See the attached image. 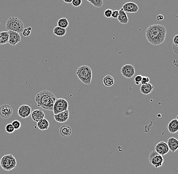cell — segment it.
<instances>
[{"instance_id": "1", "label": "cell", "mask_w": 178, "mask_h": 174, "mask_svg": "<svg viewBox=\"0 0 178 174\" xmlns=\"http://www.w3.org/2000/svg\"><path fill=\"white\" fill-rule=\"evenodd\" d=\"M167 36V29L160 24H153L146 30L145 37L147 41L154 46L163 44Z\"/></svg>"}, {"instance_id": "2", "label": "cell", "mask_w": 178, "mask_h": 174, "mask_svg": "<svg viewBox=\"0 0 178 174\" xmlns=\"http://www.w3.org/2000/svg\"><path fill=\"white\" fill-rule=\"evenodd\" d=\"M56 99V97L51 91L44 90L36 95L34 99L38 107L48 111H53Z\"/></svg>"}, {"instance_id": "3", "label": "cell", "mask_w": 178, "mask_h": 174, "mask_svg": "<svg viewBox=\"0 0 178 174\" xmlns=\"http://www.w3.org/2000/svg\"><path fill=\"white\" fill-rule=\"evenodd\" d=\"M76 74L83 83L90 85L92 79V70L90 67L86 65H82L77 69Z\"/></svg>"}, {"instance_id": "4", "label": "cell", "mask_w": 178, "mask_h": 174, "mask_svg": "<svg viewBox=\"0 0 178 174\" xmlns=\"http://www.w3.org/2000/svg\"><path fill=\"white\" fill-rule=\"evenodd\" d=\"M5 27L8 31H12L20 33L24 29V24L23 21L17 17L12 16L8 19Z\"/></svg>"}, {"instance_id": "5", "label": "cell", "mask_w": 178, "mask_h": 174, "mask_svg": "<svg viewBox=\"0 0 178 174\" xmlns=\"http://www.w3.org/2000/svg\"><path fill=\"white\" fill-rule=\"evenodd\" d=\"M0 166L5 171H11L16 168L17 161L13 155H6L1 159Z\"/></svg>"}, {"instance_id": "6", "label": "cell", "mask_w": 178, "mask_h": 174, "mask_svg": "<svg viewBox=\"0 0 178 174\" xmlns=\"http://www.w3.org/2000/svg\"><path fill=\"white\" fill-rule=\"evenodd\" d=\"M68 103L64 98L56 99L53 106V112L54 114H57L68 110Z\"/></svg>"}, {"instance_id": "7", "label": "cell", "mask_w": 178, "mask_h": 174, "mask_svg": "<svg viewBox=\"0 0 178 174\" xmlns=\"http://www.w3.org/2000/svg\"><path fill=\"white\" fill-rule=\"evenodd\" d=\"M120 72L125 78L131 79L135 75V68L133 65L129 64L124 65L121 68Z\"/></svg>"}, {"instance_id": "8", "label": "cell", "mask_w": 178, "mask_h": 174, "mask_svg": "<svg viewBox=\"0 0 178 174\" xmlns=\"http://www.w3.org/2000/svg\"><path fill=\"white\" fill-rule=\"evenodd\" d=\"M13 108L8 104L0 106V117L3 119L9 118L13 114Z\"/></svg>"}, {"instance_id": "9", "label": "cell", "mask_w": 178, "mask_h": 174, "mask_svg": "<svg viewBox=\"0 0 178 174\" xmlns=\"http://www.w3.org/2000/svg\"><path fill=\"white\" fill-rule=\"evenodd\" d=\"M155 151L158 155L163 156L167 155L170 152V150L167 143L162 141L156 144L155 146Z\"/></svg>"}, {"instance_id": "10", "label": "cell", "mask_w": 178, "mask_h": 174, "mask_svg": "<svg viewBox=\"0 0 178 174\" xmlns=\"http://www.w3.org/2000/svg\"><path fill=\"white\" fill-rule=\"evenodd\" d=\"M32 113V108L27 105H22L18 110V115L21 118L25 119L30 116Z\"/></svg>"}, {"instance_id": "11", "label": "cell", "mask_w": 178, "mask_h": 174, "mask_svg": "<svg viewBox=\"0 0 178 174\" xmlns=\"http://www.w3.org/2000/svg\"><path fill=\"white\" fill-rule=\"evenodd\" d=\"M122 9L126 13H137L139 10V7L133 2H127L122 5Z\"/></svg>"}, {"instance_id": "12", "label": "cell", "mask_w": 178, "mask_h": 174, "mask_svg": "<svg viewBox=\"0 0 178 174\" xmlns=\"http://www.w3.org/2000/svg\"><path fill=\"white\" fill-rule=\"evenodd\" d=\"M9 38L8 43L12 46H15L20 42L21 38L20 34L16 32L8 31Z\"/></svg>"}, {"instance_id": "13", "label": "cell", "mask_w": 178, "mask_h": 174, "mask_svg": "<svg viewBox=\"0 0 178 174\" xmlns=\"http://www.w3.org/2000/svg\"><path fill=\"white\" fill-rule=\"evenodd\" d=\"M164 161L165 160L163 156L158 155L157 153L151 158V159H150V161H149L155 168H158L162 167Z\"/></svg>"}, {"instance_id": "14", "label": "cell", "mask_w": 178, "mask_h": 174, "mask_svg": "<svg viewBox=\"0 0 178 174\" xmlns=\"http://www.w3.org/2000/svg\"><path fill=\"white\" fill-rule=\"evenodd\" d=\"M70 117V112L68 110L54 115L55 120L58 123H64L68 120Z\"/></svg>"}, {"instance_id": "15", "label": "cell", "mask_w": 178, "mask_h": 174, "mask_svg": "<svg viewBox=\"0 0 178 174\" xmlns=\"http://www.w3.org/2000/svg\"><path fill=\"white\" fill-rule=\"evenodd\" d=\"M30 115L32 120L34 121V122L37 123L40 120L44 118L45 117V113L42 110L38 109L34 110V111H32Z\"/></svg>"}, {"instance_id": "16", "label": "cell", "mask_w": 178, "mask_h": 174, "mask_svg": "<svg viewBox=\"0 0 178 174\" xmlns=\"http://www.w3.org/2000/svg\"><path fill=\"white\" fill-rule=\"evenodd\" d=\"M167 143L169 147V150L172 152H174L178 150V141L176 138L173 137L169 138Z\"/></svg>"}, {"instance_id": "17", "label": "cell", "mask_w": 178, "mask_h": 174, "mask_svg": "<svg viewBox=\"0 0 178 174\" xmlns=\"http://www.w3.org/2000/svg\"><path fill=\"white\" fill-rule=\"evenodd\" d=\"M59 134L63 137H69L72 134L71 128L68 125H63L60 127Z\"/></svg>"}, {"instance_id": "18", "label": "cell", "mask_w": 178, "mask_h": 174, "mask_svg": "<svg viewBox=\"0 0 178 174\" xmlns=\"http://www.w3.org/2000/svg\"><path fill=\"white\" fill-rule=\"evenodd\" d=\"M169 132L172 134H174L178 131V120L177 119H174L169 122L167 125Z\"/></svg>"}, {"instance_id": "19", "label": "cell", "mask_w": 178, "mask_h": 174, "mask_svg": "<svg viewBox=\"0 0 178 174\" xmlns=\"http://www.w3.org/2000/svg\"><path fill=\"white\" fill-rule=\"evenodd\" d=\"M153 89V86L149 83L145 85H142L140 89V91L142 94L148 95L150 94V93H152Z\"/></svg>"}, {"instance_id": "20", "label": "cell", "mask_w": 178, "mask_h": 174, "mask_svg": "<svg viewBox=\"0 0 178 174\" xmlns=\"http://www.w3.org/2000/svg\"><path fill=\"white\" fill-rule=\"evenodd\" d=\"M119 15L117 17V20L120 23L122 24H127L129 22V18L125 12H124L122 8L118 10Z\"/></svg>"}, {"instance_id": "21", "label": "cell", "mask_w": 178, "mask_h": 174, "mask_svg": "<svg viewBox=\"0 0 178 174\" xmlns=\"http://www.w3.org/2000/svg\"><path fill=\"white\" fill-rule=\"evenodd\" d=\"M49 126H50V123L49 121L45 118L37 122V127L39 130L42 131L48 129Z\"/></svg>"}, {"instance_id": "22", "label": "cell", "mask_w": 178, "mask_h": 174, "mask_svg": "<svg viewBox=\"0 0 178 174\" xmlns=\"http://www.w3.org/2000/svg\"><path fill=\"white\" fill-rule=\"evenodd\" d=\"M103 84L106 87H111L115 83V80L112 76L109 74L105 76L103 79Z\"/></svg>"}, {"instance_id": "23", "label": "cell", "mask_w": 178, "mask_h": 174, "mask_svg": "<svg viewBox=\"0 0 178 174\" xmlns=\"http://www.w3.org/2000/svg\"><path fill=\"white\" fill-rule=\"evenodd\" d=\"M9 35L8 31H3L0 32V45L7 44L9 41Z\"/></svg>"}, {"instance_id": "24", "label": "cell", "mask_w": 178, "mask_h": 174, "mask_svg": "<svg viewBox=\"0 0 178 174\" xmlns=\"http://www.w3.org/2000/svg\"><path fill=\"white\" fill-rule=\"evenodd\" d=\"M67 30L65 28H61L59 26H56L53 29V33L57 36L62 37L65 35Z\"/></svg>"}, {"instance_id": "25", "label": "cell", "mask_w": 178, "mask_h": 174, "mask_svg": "<svg viewBox=\"0 0 178 174\" xmlns=\"http://www.w3.org/2000/svg\"><path fill=\"white\" fill-rule=\"evenodd\" d=\"M69 26V22L65 18H61L58 20L57 22V26L61 28L66 29Z\"/></svg>"}, {"instance_id": "26", "label": "cell", "mask_w": 178, "mask_h": 174, "mask_svg": "<svg viewBox=\"0 0 178 174\" xmlns=\"http://www.w3.org/2000/svg\"><path fill=\"white\" fill-rule=\"evenodd\" d=\"M93 6L96 8H101L103 6V0H92L90 2Z\"/></svg>"}, {"instance_id": "27", "label": "cell", "mask_w": 178, "mask_h": 174, "mask_svg": "<svg viewBox=\"0 0 178 174\" xmlns=\"http://www.w3.org/2000/svg\"><path fill=\"white\" fill-rule=\"evenodd\" d=\"M32 28L31 27H28L27 28H24L22 31L23 35L25 37L29 36L32 32Z\"/></svg>"}, {"instance_id": "28", "label": "cell", "mask_w": 178, "mask_h": 174, "mask_svg": "<svg viewBox=\"0 0 178 174\" xmlns=\"http://www.w3.org/2000/svg\"><path fill=\"white\" fill-rule=\"evenodd\" d=\"M12 125H13V127L14 128L15 130H19L21 126V122L18 120H14L12 121L11 123Z\"/></svg>"}, {"instance_id": "29", "label": "cell", "mask_w": 178, "mask_h": 174, "mask_svg": "<svg viewBox=\"0 0 178 174\" xmlns=\"http://www.w3.org/2000/svg\"><path fill=\"white\" fill-rule=\"evenodd\" d=\"M5 130H6V132L8 134H12L15 132L14 128L13 127V125H12L11 123H8L6 125Z\"/></svg>"}, {"instance_id": "30", "label": "cell", "mask_w": 178, "mask_h": 174, "mask_svg": "<svg viewBox=\"0 0 178 174\" xmlns=\"http://www.w3.org/2000/svg\"><path fill=\"white\" fill-rule=\"evenodd\" d=\"M113 11V10L110 9H107L105 10V11L104 12V17L107 18H111Z\"/></svg>"}, {"instance_id": "31", "label": "cell", "mask_w": 178, "mask_h": 174, "mask_svg": "<svg viewBox=\"0 0 178 174\" xmlns=\"http://www.w3.org/2000/svg\"><path fill=\"white\" fill-rule=\"evenodd\" d=\"M82 4V0H72L71 2L72 5L75 7H79Z\"/></svg>"}, {"instance_id": "32", "label": "cell", "mask_w": 178, "mask_h": 174, "mask_svg": "<svg viewBox=\"0 0 178 174\" xmlns=\"http://www.w3.org/2000/svg\"><path fill=\"white\" fill-rule=\"evenodd\" d=\"M142 76L139 74V75H137V76L135 77L134 78V81H135V83L136 85H139L140 84H141V81L142 80Z\"/></svg>"}, {"instance_id": "33", "label": "cell", "mask_w": 178, "mask_h": 174, "mask_svg": "<svg viewBox=\"0 0 178 174\" xmlns=\"http://www.w3.org/2000/svg\"><path fill=\"white\" fill-rule=\"evenodd\" d=\"M150 82V79L148 77L146 76H142V80L141 81V85H145L149 83Z\"/></svg>"}, {"instance_id": "34", "label": "cell", "mask_w": 178, "mask_h": 174, "mask_svg": "<svg viewBox=\"0 0 178 174\" xmlns=\"http://www.w3.org/2000/svg\"><path fill=\"white\" fill-rule=\"evenodd\" d=\"M118 15H119V12L118 10H114L112 12V15H111V17L113 19H117L118 17Z\"/></svg>"}, {"instance_id": "35", "label": "cell", "mask_w": 178, "mask_h": 174, "mask_svg": "<svg viewBox=\"0 0 178 174\" xmlns=\"http://www.w3.org/2000/svg\"><path fill=\"white\" fill-rule=\"evenodd\" d=\"M172 43H173V45H177L178 46V35H176L174 37L173 40H172Z\"/></svg>"}, {"instance_id": "36", "label": "cell", "mask_w": 178, "mask_h": 174, "mask_svg": "<svg viewBox=\"0 0 178 174\" xmlns=\"http://www.w3.org/2000/svg\"><path fill=\"white\" fill-rule=\"evenodd\" d=\"M156 20L158 21L163 20V19H164V16H163V15H161V14H159L156 17Z\"/></svg>"}, {"instance_id": "37", "label": "cell", "mask_w": 178, "mask_h": 174, "mask_svg": "<svg viewBox=\"0 0 178 174\" xmlns=\"http://www.w3.org/2000/svg\"><path fill=\"white\" fill-rule=\"evenodd\" d=\"M63 1L67 4H70V3H71L72 0H63Z\"/></svg>"}, {"instance_id": "38", "label": "cell", "mask_w": 178, "mask_h": 174, "mask_svg": "<svg viewBox=\"0 0 178 174\" xmlns=\"http://www.w3.org/2000/svg\"><path fill=\"white\" fill-rule=\"evenodd\" d=\"M86 1H88V2H89V3H90V2H91V1H92V0H86Z\"/></svg>"}, {"instance_id": "39", "label": "cell", "mask_w": 178, "mask_h": 174, "mask_svg": "<svg viewBox=\"0 0 178 174\" xmlns=\"http://www.w3.org/2000/svg\"><path fill=\"white\" fill-rule=\"evenodd\" d=\"M0 25H1V22H0Z\"/></svg>"}]
</instances>
